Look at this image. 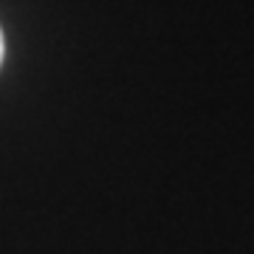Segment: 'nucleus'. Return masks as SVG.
Here are the masks:
<instances>
[{
  "instance_id": "nucleus-1",
  "label": "nucleus",
  "mask_w": 254,
  "mask_h": 254,
  "mask_svg": "<svg viewBox=\"0 0 254 254\" xmlns=\"http://www.w3.org/2000/svg\"><path fill=\"white\" fill-rule=\"evenodd\" d=\"M0 63H3V31H0Z\"/></svg>"
}]
</instances>
